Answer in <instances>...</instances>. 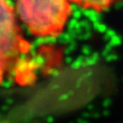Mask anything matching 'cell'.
<instances>
[{"label":"cell","mask_w":123,"mask_h":123,"mask_svg":"<svg viewBox=\"0 0 123 123\" xmlns=\"http://www.w3.org/2000/svg\"><path fill=\"white\" fill-rule=\"evenodd\" d=\"M72 4L86 10L100 13L110 9L112 6L120 3L123 0H70Z\"/></svg>","instance_id":"cell-3"},{"label":"cell","mask_w":123,"mask_h":123,"mask_svg":"<svg viewBox=\"0 0 123 123\" xmlns=\"http://www.w3.org/2000/svg\"><path fill=\"white\" fill-rule=\"evenodd\" d=\"M17 14L11 0H1V69L2 75L15 57L25 52L17 23Z\"/></svg>","instance_id":"cell-2"},{"label":"cell","mask_w":123,"mask_h":123,"mask_svg":"<svg viewBox=\"0 0 123 123\" xmlns=\"http://www.w3.org/2000/svg\"><path fill=\"white\" fill-rule=\"evenodd\" d=\"M18 19L35 37H57L72 15L70 0H14Z\"/></svg>","instance_id":"cell-1"}]
</instances>
